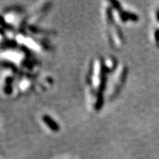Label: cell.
I'll use <instances>...</instances> for the list:
<instances>
[{"label":"cell","mask_w":159,"mask_h":159,"mask_svg":"<svg viewBox=\"0 0 159 159\" xmlns=\"http://www.w3.org/2000/svg\"><path fill=\"white\" fill-rule=\"evenodd\" d=\"M43 120L52 131H53V132H58L59 131L60 127L58 124L49 115H44Z\"/></svg>","instance_id":"obj_1"},{"label":"cell","mask_w":159,"mask_h":159,"mask_svg":"<svg viewBox=\"0 0 159 159\" xmlns=\"http://www.w3.org/2000/svg\"><path fill=\"white\" fill-rule=\"evenodd\" d=\"M155 37H156V40H157V41H159V30H157V31H156Z\"/></svg>","instance_id":"obj_2"}]
</instances>
